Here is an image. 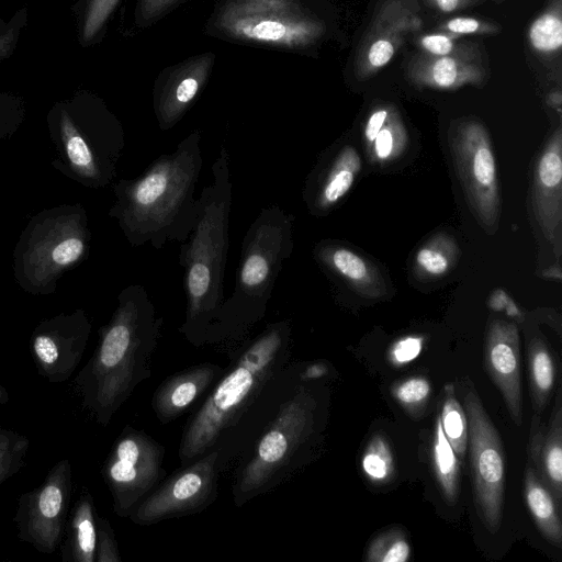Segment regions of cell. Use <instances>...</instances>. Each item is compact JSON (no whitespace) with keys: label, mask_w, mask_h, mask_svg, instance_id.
<instances>
[{"label":"cell","mask_w":562,"mask_h":562,"mask_svg":"<svg viewBox=\"0 0 562 562\" xmlns=\"http://www.w3.org/2000/svg\"><path fill=\"white\" fill-rule=\"evenodd\" d=\"M202 165L201 132L194 130L137 177L113 184L115 201L109 216L131 246L149 244L160 250L188 239L198 217L194 193Z\"/></svg>","instance_id":"6da1fadb"},{"label":"cell","mask_w":562,"mask_h":562,"mask_svg":"<svg viewBox=\"0 0 562 562\" xmlns=\"http://www.w3.org/2000/svg\"><path fill=\"white\" fill-rule=\"evenodd\" d=\"M161 324L144 285L130 284L120 292L110 322L100 330L98 347L75 380L83 406L100 424L110 422L145 378Z\"/></svg>","instance_id":"7a4b0ae2"},{"label":"cell","mask_w":562,"mask_h":562,"mask_svg":"<svg viewBox=\"0 0 562 562\" xmlns=\"http://www.w3.org/2000/svg\"><path fill=\"white\" fill-rule=\"evenodd\" d=\"M212 181L199 196L198 217L184 243L179 263L183 270L186 319L180 330L192 341H202L224 301V276L228 252L233 183L229 155L223 144L212 164Z\"/></svg>","instance_id":"3957f363"},{"label":"cell","mask_w":562,"mask_h":562,"mask_svg":"<svg viewBox=\"0 0 562 562\" xmlns=\"http://www.w3.org/2000/svg\"><path fill=\"white\" fill-rule=\"evenodd\" d=\"M46 123L55 150L52 164L59 172L88 189L113 183L125 134L103 100L76 92L50 108Z\"/></svg>","instance_id":"277c9868"},{"label":"cell","mask_w":562,"mask_h":562,"mask_svg":"<svg viewBox=\"0 0 562 562\" xmlns=\"http://www.w3.org/2000/svg\"><path fill=\"white\" fill-rule=\"evenodd\" d=\"M294 216L278 204L260 209L245 233L235 285L205 338L239 334L260 321L283 263L294 249Z\"/></svg>","instance_id":"5b68a950"},{"label":"cell","mask_w":562,"mask_h":562,"mask_svg":"<svg viewBox=\"0 0 562 562\" xmlns=\"http://www.w3.org/2000/svg\"><path fill=\"white\" fill-rule=\"evenodd\" d=\"M289 338L290 323L281 321L269 324L247 347L186 427L180 445L183 462L203 456L250 404L285 353Z\"/></svg>","instance_id":"8992f818"},{"label":"cell","mask_w":562,"mask_h":562,"mask_svg":"<svg viewBox=\"0 0 562 562\" xmlns=\"http://www.w3.org/2000/svg\"><path fill=\"white\" fill-rule=\"evenodd\" d=\"M91 231L82 204H61L33 215L13 250V274L32 295H49L58 280L89 255Z\"/></svg>","instance_id":"52a82bcc"},{"label":"cell","mask_w":562,"mask_h":562,"mask_svg":"<svg viewBox=\"0 0 562 562\" xmlns=\"http://www.w3.org/2000/svg\"><path fill=\"white\" fill-rule=\"evenodd\" d=\"M213 20L226 38L285 49L308 46L323 31L297 0H227Z\"/></svg>","instance_id":"ba28073f"},{"label":"cell","mask_w":562,"mask_h":562,"mask_svg":"<svg viewBox=\"0 0 562 562\" xmlns=\"http://www.w3.org/2000/svg\"><path fill=\"white\" fill-rule=\"evenodd\" d=\"M464 411L468 417V449L476 513L491 533L501 528L504 508L505 454L501 436L479 394L465 380Z\"/></svg>","instance_id":"9c48e42d"},{"label":"cell","mask_w":562,"mask_h":562,"mask_svg":"<svg viewBox=\"0 0 562 562\" xmlns=\"http://www.w3.org/2000/svg\"><path fill=\"white\" fill-rule=\"evenodd\" d=\"M450 150L467 203L488 234L498 228L501 198L490 134L477 121L460 123L450 134Z\"/></svg>","instance_id":"30bf717a"},{"label":"cell","mask_w":562,"mask_h":562,"mask_svg":"<svg viewBox=\"0 0 562 562\" xmlns=\"http://www.w3.org/2000/svg\"><path fill=\"white\" fill-rule=\"evenodd\" d=\"M315 402L306 392L297 394L260 438L250 461L237 482L236 494L243 501L268 487L312 431Z\"/></svg>","instance_id":"8fae6325"},{"label":"cell","mask_w":562,"mask_h":562,"mask_svg":"<svg viewBox=\"0 0 562 562\" xmlns=\"http://www.w3.org/2000/svg\"><path fill=\"white\" fill-rule=\"evenodd\" d=\"M71 490V463L63 459L41 485L20 496L14 516L19 538L42 553H53L64 536Z\"/></svg>","instance_id":"7c38bea8"},{"label":"cell","mask_w":562,"mask_h":562,"mask_svg":"<svg viewBox=\"0 0 562 562\" xmlns=\"http://www.w3.org/2000/svg\"><path fill=\"white\" fill-rule=\"evenodd\" d=\"M164 449L149 437L125 431L113 446L103 475L113 497L114 512L130 516L161 473Z\"/></svg>","instance_id":"4fadbf2b"},{"label":"cell","mask_w":562,"mask_h":562,"mask_svg":"<svg viewBox=\"0 0 562 562\" xmlns=\"http://www.w3.org/2000/svg\"><path fill=\"white\" fill-rule=\"evenodd\" d=\"M91 333V323L81 308L43 319L30 339L38 373L50 383H61L79 366Z\"/></svg>","instance_id":"5bb4252c"},{"label":"cell","mask_w":562,"mask_h":562,"mask_svg":"<svg viewBox=\"0 0 562 562\" xmlns=\"http://www.w3.org/2000/svg\"><path fill=\"white\" fill-rule=\"evenodd\" d=\"M218 452L213 450L192 465L172 475L130 514L139 525L201 509L215 494Z\"/></svg>","instance_id":"9a60e30c"},{"label":"cell","mask_w":562,"mask_h":562,"mask_svg":"<svg viewBox=\"0 0 562 562\" xmlns=\"http://www.w3.org/2000/svg\"><path fill=\"white\" fill-rule=\"evenodd\" d=\"M485 367L499 390L512 419L517 426H521L519 333L514 323L504 319L490 322L485 337Z\"/></svg>","instance_id":"2e32d148"},{"label":"cell","mask_w":562,"mask_h":562,"mask_svg":"<svg viewBox=\"0 0 562 562\" xmlns=\"http://www.w3.org/2000/svg\"><path fill=\"white\" fill-rule=\"evenodd\" d=\"M213 64L214 54H201L172 67L158 80L154 112L160 130H170L180 122L205 86Z\"/></svg>","instance_id":"e0dca14e"},{"label":"cell","mask_w":562,"mask_h":562,"mask_svg":"<svg viewBox=\"0 0 562 562\" xmlns=\"http://www.w3.org/2000/svg\"><path fill=\"white\" fill-rule=\"evenodd\" d=\"M531 207L543 236L560 247L562 223V133L546 143L533 172Z\"/></svg>","instance_id":"ac0fdd59"},{"label":"cell","mask_w":562,"mask_h":562,"mask_svg":"<svg viewBox=\"0 0 562 562\" xmlns=\"http://www.w3.org/2000/svg\"><path fill=\"white\" fill-rule=\"evenodd\" d=\"M361 169L355 147H341L306 180L303 199L311 213L321 215L334 209L352 187Z\"/></svg>","instance_id":"d6986e66"},{"label":"cell","mask_w":562,"mask_h":562,"mask_svg":"<svg viewBox=\"0 0 562 562\" xmlns=\"http://www.w3.org/2000/svg\"><path fill=\"white\" fill-rule=\"evenodd\" d=\"M529 458L541 482L562 507V395L557 391L549 425L541 424L533 413L529 435Z\"/></svg>","instance_id":"ffe728a7"},{"label":"cell","mask_w":562,"mask_h":562,"mask_svg":"<svg viewBox=\"0 0 562 562\" xmlns=\"http://www.w3.org/2000/svg\"><path fill=\"white\" fill-rule=\"evenodd\" d=\"M313 255L324 270L358 294L369 299L386 295V283L380 270L355 250L338 243L322 240L314 247Z\"/></svg>","instance_id":"44dd1931"},{"label":"cell","mask_w":562,"mask_h":562,"mask_svg":"<svg viewBox=\"0 0 562 562\" xmlns=\"http://www.w3.org/2000/svg\"><path fill=\"white\" fill-rule=\"evenodd\" d=\"M222 370L213 364H202L184 370L160 385L153 406L161 422L182 415L213 383Z\"/></svg>","instance_id":"7402d4cb"},{"label":"cell","mask_w":562,"mask_h":562,"mask_svg":"<svg viewBox=\"0 0 562 562\" xmlns=\"http://www.w3.org/2000/svg\"><path fill=\"white\" fill-rule=\"evenodd\" d=\"M66 530V541L61 547L63 561L94 562L98 527L90 493L83 492L76 502Z\"/></svg>","instance_id":"603a6c76"},{"label":"cell","mask_w":562,"mask_h":562,"mask_svg":"<svg viewBox=\"0 0 562 562\" xmlns=\"http://www.w3.org/2000/svg\"><path fill=\"white\" fill-rule=\"evenodd\" d=\"M524 497L528 510L542 537L552 546L562 548L560 508L549 488L539 479L531 461L524 476Z\"/></svg>","instance_id":"cb8c5ba5"},{"label":"cell","mask_w":562,"mask_h":562,"mask_svg":"<svg viewBox=\"0 0 562 562\" xmlns=\"http://www.w3.org/2000/svg\"><path fill=\"white\" fill-rule=\"evenodd\" d=\"M528 364L533 413L540 415L550 401L555 382L553 356L540 337H533L528 345Z\"/></svg>","instance_id":"d4e9b609"},{"label":"cell","mask_w":562,"mask_h":562,"mask_svg":"<svg viewBox=\"0 0 562 562\" xmlns=\"http://www.w3.org/2000/svg\"><path fill=\"white\" fill-rule=\"evenodd\" d=\"M431 461L442 496L448 504H454L460 491V462L443 434L439 414L431 441Z\"/></svg>","instance_id":"484cf974"},{"label":"cell","mask_w":562,"mask_h":562,"mask_svg":"<svg viewBox=\"0 0 562 562\" xmlns=\"http://www.w3.org/2000/svg\"><path fill=\"white\" fill-rule=\"evenodd\" d=\"M460 250L448 234L439 233L428 239L415 255V271L424 279L441 278L458 262Z\"/></svg>","instance_id":"4316f807"},{"label":"cell","mask_w":562,"mask_h":562,"mask_svg":"<svg viewBox=\"0 0 562 562\" xmlns=\"http://www.w3.org/2000/svg\"><path fill=\"white\" fill-rule=\"evenodd\" d=\"M121 0H76L77 37L82 47L97 44L105 32L108 22Z\"/></svg>","instance_id":"83f0119b"},{"label":"cell","mask_w":562,"mask_h":562,"mask_svg":"<svg viewBox=\"0 0 562 562\" xmlns=\"http://www.w3.org/2000/svg\"><path fill=\"white\" fill-rule=\"evenodd\" d=\"M439 418L447 440L462 461L468 450V417L451 384L445 386Z\"/></svg>","instance_id":"f1b7e54d"},{"label":"cell","mask_w":562,"mask_h":562,"mask_svg":"<svg viewBox=\"0 0 562 562\" xmlns=\"http://www.w3.org/2000/svg\"><path fill=\"white\" fill-rule=\"evenodd\" d=\"M407 144L405 126L396 112H389L373 140L366 146L372 161L385 164L398 158Z\"/></svg>","instance_id":"f546056e"},{"label":"cell","mask_w":562,"mask_h":562,"mask_svg":"<svg viewBox=\"0 0 562 562\" xmlns=\"http://www.w3.org/2000/svg\"><path fill=\"white\" fill-rule=\"evenodd\" d=\"M411 546L403 529L391 528L374 537L368 546L364 560L369 562H406Z\"/></svg>","instance_id":"4dcf8cb0"},{"label":"cell","mask_w":562,"mask_h":562,"mask_svg":"<svg viewBox=\"0 0 562 562\" xmlns=\"http://www.w3.org/2000/svg\"><path fill=\"white\" fill-rule=\"evenodd\" d=\"M361 464L371 481H386L394 472V456L389 441L380 435L372 437L363 452Z\"/></svg>","instance_id":"1f68e13d"},{"label":"cell","mask_w":562,"mask_h":562,"mask_svg":"<svg viewBox=\"0 0 562 562\" xmlns=\"http://www.w3.org/2000/svg\"><path fill=\"white\" fill-rule=\"evenodd\" d=\"M420 80L435 88H457L472 78L465 75V68L453 57L438 56L432 59L424 69Z\"/></svg>","instance_id":"d6a6232c"},{"label":"cell","mask_w":562,"mask_h":562,"mask_svg":"<svg viewBox=\"0 0 562 562\" xmlns=\"http://www.w3.org/2000/svg\"><path fill=\"white\" fill-rule=\"evenodd\" d=\"M29 445L25 436L0 428V484L20 470Z\"/></svg>","instance_id":"836d02e7"},{"label":"cell","mask_w":562,"mask_h":562,"mask_svg":"<svg viewBox=\"0 0 562 562\" xmlns=\"http://www.w3.org/2000/svg\"><path fill=\"white\" fill-rule=\"evenodd\" d=\"M531 45L539 52H554L562 45V22L553 13L538 18L529 30Z\"/></svg>","instance_id":"e575fe53"},{"label":"cell","mask_w":562,"mask_h":562,"mask_svg":"<svg viewBox=\"0 0 562 562\" xmlns=\"http://www.w3.org/2000/svg\"><path fill=\"white\" fill-rule=\"evenodd\" d=\"M431 392L430 382L424 376H412L392 387L394 398L407 411L419 409Z\"/></svg>","instance_id":"d590c367"},{"label":"cell","mask_w":562,"mask_h":562,"mask_svg":"<svg viewBox=\"0 0 562 562\" xmlns=\"http://www.w3.org/2000/svg\"><path fill=\"white\" fill-rule=\"evenodd\" d=\"M424 338L422 336H405L396 340L389 350V359L394 366L406 364L416 359L422 352Z\"/></svg>","instance_id":"8d00e7d4"},{"label":"cell","mask_w":562,"mask_h":562,"mask_svg":"<svg viewBox=\"0 0 562 562\" xmlns=\"http://www.w3.org/2000/svg\"><path fill=\"white\" fill-rule=\"evenodd\" d=\"M98 538H97V553L95 561L98 562H117L120 557L117 554L116 543L110 528L108 520L97 518Z\"/></svg>","instance_id":"74e56055"},{"label":"cell","mask_w":562,"mask_h":562,"mask_svg":"<svg viewBox=\"0 0 562 562\" xmlns=\"http://www.w3.org/2000/svg\"><path fill=\"white\" fill-rule=\"evenodd\" d=\"M182 0H138L137 18L142 25H148L162 18Z\"/></svg>","instance_id":"f35d334b"},{"label":"cell","mask_w":562,"mask_h":562,"mask_svg":"<svg viewBox=\"0 0 562 562\" xmlns=\"http://www.w3.org/2000/svg\"><path fill=\"white\" fill-rule=\"evenodd\" d=\"M395 52L394 45L386 38H379L372 43L368 50V61L374 68L386 65Z\"/></svg>","instance_id":"ab89813d"},{"label":"cell","mask_w":562,"mask_h":562,"mask_svg":"<svg viewBox=\"0 0 562 562\" xmlns=\"http://www.w3.org/2000/svg\"><path fill=\"white\" fill-rule=\"evenodd\" d=\"M422 46L435 56H447L453 49L451 37L442 34L426 35L420 41Z\"/></svg>","instance_id":"60d3db41"},{"label":"cell","mask_w":562,"mask_h":562,"mask_svg":"<svg viewBox=\"0 0 562 562\" xmlns=\"http://www.w3.org/2000/svg\"><path fill=\"white\" fill-rule=\"evenodd\" d=\"M445 27L456 34H470L477 32L482 25L474 19L456 18L448 21Z\"/></svg>","instance_id":"b9f144b4"},{"label":"cell","mask_w":562,"mask_h":562,"mask_svg":"<svg viewBox=\"0 0 562 562\" xmlns=\"http://www.w3.org/2000/svg\"><path fill=\"white\" fill-rule=\"evenodd\" d=\"M491 307L493 310H505L509 316L518 318L520 313L510 297L502 290L495 291L491 295Z\"/></svg>","instance_id":"7bdbcfd3"},{"label":"cell","mask_w":562,"mask_h":562,"mask_svg":"<svg viewBox=\"0 0 562 562\" xmlns=\"http://www.w3.org/2000/svg\"><path fill=\"white\" fill-rule=\"evenodd\" d=\"M438 8L443 12H450L453 11L459 0H436Z\"/></svg>","instance_id":"ee69618b"},{"label":"cell","mask_w":562,"mask_h":562,"mask_svg":"<svg viewBox=\"0 0 562 562\" xmlns=\"http://www.w3.org/2000/svg\"><path fill=\"white\" fill-rule=\"evenodd\" d=\"M325 372V368L319 364H315L311 368H308L304 374L306 379H314L317 376H321Z\"/></svg>","instance_id":"f6af8a7d"},{"label":"cell","mask_w":562,"mask_h":562,"mask_svg":"<svg viewBox=\"0 0 562 562\" xmlns=\"http://www.w3.org/2000/svg\"><path fill=\"white\" fill-rule=\"evenodd\" d=\"M21 12H22V9L19 12H16V14L12 18L11 22L8 24V27L5 30H0V42L2 40H4L10 34V32L16 24L20 15H21Z\"/></svg>","instance_id":"bcb514c9"},{"label":"cell","mask_w":562,"mask_h":562,"mask_svg":"<svg viewBox=\"0 0 562 562\" xmlns=\"http://www.w3.org/2000/svg\"><path fill=\"white\" fill-rule=\"evenodd\" d=\"M10 397L7 392V390L0 384V404H7L9 402Z\"/></svg>","instance_id":"7dc6e473"},{"label":"cell","mask_w":562,"mask_h":562,"mask_svg":"<svg viewBox=\"0 0 562 562\" xmlns=\"http://www.w3.org/2000/svg\"><path fill=\"white\" fill-rule=\"evenodd\" d=\"M7 27H8V24L0 16V30H5Z\"/></svg>","instance_id":"c3c4849f"}]
</instances>
